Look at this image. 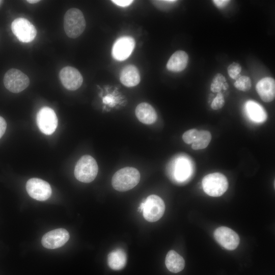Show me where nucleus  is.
I'll return each mask as SVG.
<instances>
[{
	"mask_svg": "<svg viewBox=\"0 0 275 275\" xmlns=\"http://www.w3.org/2000/svg\"><path fill=\"white\" fill-rule=\"evenodd\" d=\"M140 180V173L133 167H125L117 171L113 175V188L119 191H125L135 187Z\"/></svg>",
	"mask_w": 275,
	"mask_h": 275,
	"instance_id": "obj_1",
	"label": "nucleus"
},
{
	"mask_svg": "<svg viewBox=\"0 0 275 275\" xmlns=\"http://www.w3.org/2000/svg\"><path fill=\"white\" fill-rule=\"evenodd\" d=\"M86 25L84 14L80 10L71 8L67 11L64 17V29L69 37H78L84 32Z\"/></svg>",
	"mask_w": 275,
	"mask_h": 275,
	"instance_id": "obj_2",
	"label": "nucleus"
},
{
	"mask_svg": "<svg viewBox=\"0 0 275 275\" xmlns=\"http://www.w3.org/2000/svg\"><path fill=\"white\" fill-rule=\"evenodd\" d=\"M98 167L95 159L91 156L85 155L80 157L74 169L75 178L79 181L89 183L96 178Z\"/></svg>",
	"mask_w": 275,
	"mask_h": 275,
	"instance_id": "obj_3",
	"label": "nucleus"
},
{
	"mask_svg": "<svg viewBox=\"0 0 275 275\" xmlns=\"http://www.w3.org/2000/svg\"><path fill=\"white\" fill-rule=\"evenodd\" d=\"M140 209L143 211V216L146 221L154 222L162 216L165 211V204L159 196L151 195L141 204Z\"/></svg>",
	"mask_w": 275,
	"mask_h": 275,
	"instance_id": "obj_4",
	"label": "nucleus"
},
{
	"mask_svg": "<svg viewBox=\"0 0 275 275\" xmlns=\"http://www.w3.org/2000/svg\"><path fill=\"white\" fill-rule=\"evenodd\" d=\"M228 185L227 178L221 173H210L204 177L202 180L204 192L211 197L223 195L227 190Z\"/></svg>",
	"mask_w": 275,
	"mask_h": 275,
	"instance_id": "obj_5",
	"label": "nucleus"
},
{
	"mask_svg": "<svg viewBox=\"0 0 275 275\" xmlns=\"http://www.w3.org/2000/svg\"><path fill=\"white\" fill-rule=\"evenodd\" d=\"M3 81L6 88L15 93L22 91L30 84L28 76L20 70L14 68L5 73Z\"/></svg>",
	"mask_w": 275,
	"mask_h": 275,
	"instance_id": "obj_6",
	"label": "nucleus"
},
{
	"mask_svg": "<svg viewBox=\"0 0 275 275\" xmlns=\"http://www.w3.org/2000/svg\"><path fill=\"white\" fill-rule=\"evenodd\" d=\"M11 29L17 39L24 43L31 42L37 35L35 26L24 18H17L14 20L11 24Z\"/></svg>",
	"mask_w": 275,
	"mask_h": 275,
	"instance_id": "obj_7",
	"label": "nucleus"
},
{
	"mask_svg": "<svg viewBox=\"0 0 275 275\" xmlns=\"http://www.w3.org/2000/svg\"><path fill=\"white\" fill-rule=\"evenodd\" d=\"M37 123L42 133L46 135L52 134L58 126V118L54 111L47 106L41 108L37 115Z\"/></svg>",
	"mask_w": 275,
	"mask_h": 275,
	"instance_id": "obj_8",
	"label": "nucleus"
},
{
	"mask_svg": "<svg viewBox=\"0 0 275 275\" xmlns=\"http://www.w3.org/2000/svg\"><path fill=\"white\" fill-rule=\"evenodd\" d=\"M28 194L38 201H45L51 196V188L49 184L41 179L33 178L29 179L26 184Z\"/></svg>",
	"mask_w": 275,
	"mask_h": 275,
	"instance_id": "obj_9",
	"label": "nucleus"
},
{
	"mask_svg": "<svg viewBox=\"0 0 275 275\" xmlns=\"http://www.w3.org/2000/svg\"><path fill=\"white\" fill-rule=\"evenodd\" d=\"M135 41L130 36L121 37L115 42L112 47L113 57L118 61L127 59L133 51Z\"/></svg>",
	"mask_w": 275,
	"mask_h": 275,
	"instance_id": "obj_10",
	"label": "nucleus"
},
{
	"mask_svg": "<svg viewBox=\"0 0 275 275\" xmlns=\"http://www.w3.org/2000/svg\"><path fill=\"white\" fill-rule=\"evenodd\" d=\"M59 77L62 85L69 90L78 89L83 82V78L79 71L71 66L63 68L60 72Z\"/></svg>",
	"mask_w": 275,
	"mask_h": 275,
	"instance_id": "obj_11",
	"label": "nucleus"
},
{
	"mask_svg": "<svg viewBox=\"0 0 275 275\" xmlns=\"http://www.w3.org/2000/svg\"><path fill=\"white\" fill-rule=\"evenodd\" d=\"M216 241L228 250H233L238 245L240 239L238 234L231 229L226 227L217 228L214 232Z\"/></svg>",
	"mask_w": 275,
	"mask_h": 275,
	"instance_id": "obj_12",
	"label": "nucleus"
},
{
	"mask_svg": "<svg viewBox=\"0 0 275 275\" xmlns=\"http://www.w3.org/2000/svg\"><path fill=\"white\" fill-rule=\"evenodd\" d=\"M69 238V232L65 229L59 228L45 234L42 238L41 243L45 248L54 249L64 245Z\"/></svg>",
	"mask_w": 275,
	"mask_h": 275,
	"instance_id": "obj_13",
	"label": "nucleus"
},
{
	"mask_svg": "<svg viewBox=\"0 0 275 275\" xmlns=\"http://www.w3.org/2000/svg\"><path fill=\"white\" fill-rule=\"evenodd\" d=\"M256 91L260 98L265 102H269L275 97V81L270 77L260 79L256 84Z\"/></svg>",
	"mask_w": 275,
	"mask_h": 275,
	"instance_id": "obj_14",
	"label": "nucleus"
},
{
	"mask_svg": "<svg viewBox=\"0 0 275 275\" xmlns=\"http://www.w3.org/2000/svg\"><path fill=\"white\" fill-rule=\"evenodd\" d=\"M135 113L138 120L145 124H153L157 119V115L154 108L146 102L138 104Z\"/></svg>",
	"mask_w": 275,
	"mask_h": 275,
	"instance_id": "obj_15",
	"label": "nucleus"
},
{
	"mask_svg": "<svg viewBox=\"0 0 275 275\" xmlns=\"http://www.w3.org/2000/svg\"><path fill=\"white\" fill-rule=\"evenodd\" d=\"M120 79L121 83L127 87L138 85L141 80L138 69L133 65L125 66L120 72Z\"/></svg>",
	"mask_w": 275,
	"mask_h": 275,
	"instance_id": "obj_16",
	"label": "nucleus"
},
{
	"mask_svg": "<svg viewBox=\"0 0 275 275\" xmlns=\"http://www.w3.org/2000/svg\"><path fill=\"white\" fill-rule=\"evenodd\" d=\"M188 61L187 54L183 50H178L170 58L167 64V68L172 72H181L186 68Z\"/></svg>",
	"mask_w": 275,
	"mask_h": 275,
	"instance_id": "obj_17",
	"label": "nucleus"
},
{
	"mask_svg": "<svg viewBox=\"0 0 275 275\" xmlns=\"http://www.w3.org/2000/svg\"><path fill=\"white\" fill-rule=\"evenodd\" d=\"M245 108L248 117L252 121L256 123H262L266 120L267 115L265 110L255 101H248L245 103Z\"/></svg>",
	"mask_w": 275,
	"mask_h": 275,
	"instance_id": "obj_18",
	"label": "nucleus"
},
{
	"mask_svg": "<svg viewBox=\"0 0 275 275\" xmlns=\"http://www.w3.org/2000/svg\"><path fill=\"white\" fill-rule=\"evenodd\" d=\"M127 256L122 249H117L112 251L107 257L108 266L115 270L123 269L126 265Z\"/></svg>",
	"mask_w": 275,
	"mask_h": 275,
	"instance_id": "obj_19",
	"label": "nucleus"
},
{
	"mask_svg": "<svg viewBox=\"0 0 275 275\" xmlns=\"http://www.w3.org/2000/svg\"><path fill=\"white\" fill-rule=\"evenodd\" d=\"M165 263L168 269L173 273L181 271L185 266L184 259L174 250H171L168 253Z\"/></svg>",
	"mask_w": 275,
	"mask_h": 275,
	"instance_id": "obj_20",
	"label": "nucleus"
},
{
	"mask_svg": "<svg viewBox=\"0 0 275 275\" xmlns=\"http://www.w3.org/2000/svg\"><path fill=\"white\" fill-rule=\"evenodd\" d=\"M211 138V133L209 131L199 130L196 140L192 143V149L198 150L206 148L210 143Z\"/></svg>",
	"mask_w": 275,
	"mask_h": 275,
	"instance_id": "obj_21",
	"label": "nucleus"
},
{
	"mask_svg": "<svg viewBox=\"0 0 275 275\" xmlns=\"http://www.w3.org/2000/svg\"><path fill=\"white\" fill-rule=\"evenodd\" d=\"M186 161L180 160L176 162L174 170V177L178 181H183L187 179L189 175L190 170Z\"/></svg>",
	"mask_w": 275,
	"mask_h": 275,
	"instance_id": "obj_22",
	"label": "nucleus"
},
{
	"mask_svg": "<svg viewBox=\"0 0 275 275\" xmlns=\"http://www.w3.org/2000/svg\"><path fill=\"white\" fill-rule=\"evenodd\" d=\"M226 82V79L222 74L219 73L216 74L213 77L210 85L211 91L213 93L220 92Z\"/></svg>",
	"mask_w": 275,
	"mask_h": 275,
	"instance_id": "obj_23",
	"label": "nucleus"
},
{
	"mask_svg": "<svg viewBox=\"0 0 275 275\" xmlns=\"http://www.w3.org/2000/svg\"><path fill=\"white\" fill-rule=\"evenodd\" d=\"M234 87L238 90L246 92L249 91L252 87V82L249 76H240L234 82Z\"/></svg>",
	"mask_w": 275,
	"mask_h": 275,
	"instance_id": "obj_24",
	"label": "nucleus"
},
{
	"mask_svg": "<svg viewBox=\"0 0 275 275\" xmlns=\"http://www.w3.org/2000/svg\"><path fill=\"white\" fill-rule=\"evenodd\" d=\"M227 70L230 77L236 80L240 76L241 67L238 63L233 62L228 66Z\"/></svg>",
	"mask_w": 275,
	"mask_h": 275,
	"instance_id": "obj_25",
	"label": "nucleus"
},
{
	"mask_svg": "<svg viewBox=\"0 0 275 275\" xmlns=\"http://www.w3.org/2000/svg\"><path fill=\"white\" fill-rule=\"evenodd\" d=\"M198 133L199 130L196 129H190L183 133L182 139L186 144H192L196 140Z\"/></svg>",
	"mask_w": 275,
	"mask_h": 275,
	"instance_id": "obj_26",
	"label": "nucleus"
},
{
	"mask_svg": "<svg viewBox=\"0 0 275 275\" xmlns=\"http://www.w3.org/2000/svg\"><path fill=\"white\" fill-rule=\"evenodd\" d=\"M225 104V99L222 93H217L216 97L213 100L211 107L214 110L219 109L223 107Z\"/></svg>",
	"mask_w": 275,
	"mask_h": 275,
	"instance_id": "obj_27",
	"label": "nucleus"
},
{
	"mask_svg": "<svg viewBox=\"0 0 275 275\" xmlns=\"http://www.w3.org/2000/svg\"><path fill=\"white\" fill-rule=\"evenodd\" d=\"M113 3L120 7H127L129 6L133 1L130 0H113L112 1Z\"/></svg>",
	"mask_w": 275,
	"mask_h": 275,
	"instance_id": "obj_28",
	"label": "nucleus"
},
{
	"mask_svg": "<svg viewBox=\"0 0 275 275\" xmlns=\"http://www.w3.org/2000/svg\"><path fill=\"white\" fill-rule=\"evenodd\" d=\"M6 127L7 124L6 121L2 117L0 116V139L5 132Z\"/></svg>",
	"mask_w": 275,
	"mask_h": 275,
	"instance_id": "obj_29",
	"label": "nucleus"
},
{
	"mask_svg": "<svg viewBox=\"0 0 275 275\" xmlns=\"http://www.w3.org/2000/svg\"><path fill=\"white\" fill-rule=\"evenodd\" d=\"M215 6L218 8H223L226 7L230 2L228 0H214L212 1Z\"/></svg>",
	"mask_w": 275,
	"mask_h": 275,
	"instance_id": "obj_30",
	"label": "nucleus"
},
{
	"mask_svg": "<svg viewBox=\"0 0 275 275\" xmlns=\"http://www.w3.org/2000/svg\"><path fill=\"white\" fill-rule=\"evenodd\" d=\"M26 2L30 4H35L40 2L39 0H28Z\"/></svg>",
	"mask_w": 275,
	"mask_h": 275,
	"instance_id": "obj_31",
	"label": "nucleus"
},
{
	"mask_svg": "<svg viewBox=\"0 0 275 275\" xmlns=\"http://www.w3.org/2000/svg\"><path fill=\"white\" fill-rule=\"evenodd\" d=\"M229 87V85L227 82H225L223 86V89L224 90H227Z\"/></svg>",
	"mask_w": 275,
	"mask_h": 275,
	"instance_id": "obj_32",
	"label": "nucleus"
},
{
	"mask_svg": "<svg viewBox=\"0 0 275 275\" xmlns=\"http://www.w3.org/2000/svg\"><path fill=\"white\" fill-rule=\"evenodd\" d=\"M1 2H2V1H0V4H1Z\"/></svg>",
	"mask_w": 275,
	"mask_h": 275,
	"instance_id": "obj_33",
	"label": "nucleus"
}]
</instances>
